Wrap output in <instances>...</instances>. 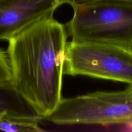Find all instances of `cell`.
I'll return each mask as SVG.
<instances>
[{"label":"cell","instance_id":"1","mask_svg":"<svg viewBox=\"0 0 132 132\" xmlns=\"http://www.w3.org/2000/svg\"><path fill=\"white\" fill-rule=\"evenodd\" d=\"M68 36L66 26L52 15L8 40L13 86L41 119L50 117L63 99Z\"/></svg>","mask_w":132,"mask_h":132},{"label":"cell","instance_id":"2","mask_svg":"<svg viewBox=\"0 0 132 132\" xmlns=\"http://www.w3.org/2000/svg\"><path fill=\"white\" fill-rule=\"evenodd\" d=\"M73 9L65 25L72 41L132 47V1L104 0Z\"/></svg>","mask_w":132,"mask_h":132},{"label":"cell","instance_id":"3","mask_svg":"<svg viewBox=\"0 0 132 132\" xmlns=\"http://www.w3.org/2000/svg\"><path fill=\"white\" fill-rule=\"evenodd\" d=\"M46 119L61 126L132 125V90L128 87L64 98Z\"/></svg>","mask_w":132,"mask_h":132},{"label":"cell","instance_id":"4","mask_svg":"<svg viewBox=\"0 0 132 132\" xmlns=\"http://www.w3.org/2000/svg\"><path fill=\"white\" fill-rule=\"evenodd\" d=\"M64 75L132 85V47L98 43H67Z\"/></svg>","mask_w":132,"mask_h":132},{"label":"cell","instance_id":"5","mask_svg":"<svg viewBox=\"0 0 132 132\" xmlns=\"http://www.w3.org/2000/svg\"><path fill=\"white\" fill-rule=\"evenodd\" d=\"M64 0H0V41H8L29 26L47 17Z\"/></svg>","mask_w":132,"mask_h":132},{"label":"cell","instance_id":"6","mask_svg":"<svg viewBox=\"0 0 132 132\" xmlns=\"http://www.w3.org/2000/svg\"><path fill=\"white\" fill-rule=\"evenodd\" d=\"M6 113L36 116L12 84L0 85V114L4 116Z\"/></svg>","mask_w":132,"mask_h":132},{"label":"cell","instance_id":"7","mask_svg":"<svg viewBox=\"0 0 132 132\" xmlns=\"http://www.w3.org/2000/svg\"><path fill=\"white\" fill-rule=\"evenodd\" d=\"M37 116L6 113L0 118V130L7 132H41Z\"/></svg>","mask_w":132,"mask_h":132},{"label":"cell","instance_id":"8","mask_svg":"<svg viewBox=\"0 0 132 132\" xmlns=\"http://www.w3.org/2000/svg\"><path fill=\"white\" fill-rule=\"evenodd\" d=\"M12 82V73L6 51L0 49V85H9Z\"/></svg>","mask_w":132,"mask_h":132},{"label":"cell","instance_id":"9","mask_svg":"<svg viewBox=\"0 0 132 132\" xmlns=\"http://www.w3.org/2000/svg\"><path fill=\"white\" fill-rule=\"evenodd\" d=\"M104 1V0H64V3L68 4L70 5L73 9H74L76 6L81 5H84V4L96 2V1ZM124 1H132V0H124Z\"/></svg>","mask_w":132,"mask_h":132},{"label":"cell","instance_id":"10","mask_svg":"<svg viewBox=\"0 0 132 132\" xmlns=\"http://www.w3.org/2000/svg\"><path fill=\"white\" fill-rule=\"evenodd\" d=\"M128 88H129L130 89V90H132V85H129Z\"/></svg>","mask_w":132,"mask_h":132}]
</instances>
